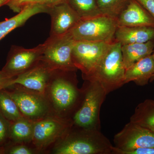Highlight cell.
Wrapping results in <instances>:
<instances>
[{
    "mask_svg": "<svg viewBox=\"0 0 154 154\" xmlns=\"http://www.w3.org/2000/svg\"><path fill=\"white\" fill-rule=\"evenodd\" d=\"M76 72L54 71L44 94L52 115L72 119L80 107L83 92L78 88Z\"/></svg>",
    "mask_w": 154,
    "mask_h": 154,
    "instance_id": "obj_1",
    "label": "cell"
},
{
    "mask_svg": "<svg viewBox=\"0 0 154 154\" xmlns=\"http://www.w3.org/2000/svg\"><path fill=\"white\" fill-rule=\"evenodd\" d=\"M113 146L101 130L84 129L73 125L48 153L112 154Z\"/></svg>",
    "mask_w": 154,
    "mask_h": 154,
    "instance_id": "obj_2",
    "label": "cell"
},
{
    "mask_svg": "<svg viewBox=\"0 0 154 154\" xmlns=\"http://www.w3.org/2000/svg\"><path fill=\"white\" fill-rule=\"evenodd\" d=\"M82 100L72 117L74 126L87 129L101 130L100 113L107 94L96 81H85Z\"/></svg>",
    "mask_w": 154,
    "mask_h": 154,
    "instance_id": "obj_3",
    "label": "cell"
},
{
    "mask_svg": "<svg viewBox=\"0 0 154 154\" xmlns=\"http://www.w3.org/2000/svg\"><path fill=\"white\" fill-rule=\"evenodd\" d=\"M125 68L121 44L114 41L89 80L96 81L108 95L124 85Z\"/></svg>",
    "mask_w": 154,
    "mask_h": 154,
    "instance_id": "obj_4",
    "label": "cell"
},
{
    "mask_svg": "<svg viewBox=\"0 0 154 154\" xmlns=\"http://www.w3.org/2000/svg\"><path fill=\"white\" fill-rule=\"evenodd\" d=\"M72 125V119L60 118L52 114L33 121L31 145L38 154L48 153Z\"/></svg>",
    "mask_w": 154,
    "mask_h": 154,
    "instance_id": "obj_5",
    "label": "cell"
},
{
    "mask_svg": "<svg viewBox=\"0 0 154 154\" xmlns=\"http://www.w3.org/2000/svg\"><path fill=\"white\" fill-rule=\"evenodd\" d=\"M117 27L116 18L101 14L81 19L69 33L76 41L112 42Z\"/></svg>",
    "mask_w": 154,
    "mask_h": 154,
    "instance_id": "obj_6",
    "label": "cell"
},
{
    "mask_svg": "<svg viewBox=\"0 0 154 154\" xmlns=\"http://www.w3.org/2000/svg\"><path fill=\"white\" fill-rule=\"evenodd\" d=\"M75 42L69 32L61 36H50L43 43L41 59L53 69L77 71L72 59Z\"/></svg>",
    "mask_w": 154,
    "mask_h": 154,
    "instance_id": "obj_7",
    "label": "cell"
},
{
    "mask_svg": "<svg viewBox=\"0 0 154 154\" xmlns=\"http://www.w3.org/2000/svg\"><path fill=\"white\" fill-rule=\"evenodd\" d=\"M113 42L75 40L72 59L75 66L82 72L85 81L92 76Z\"/></svg>",
    "mask_w": 154,
    "mask_h": 154,
    "instance_id": "obj_8",
    "label": "cell"
},
{
    "mask_svg": "<svg viewBox=\"0 0 154 154\" xmlns=\"http://www.w3.org/2000/svg\"><path fill=\"white\" fill-rule=\"evenodd\" d=\"M10 88L12 89L8 91L9 94L25 118L35 121L51 114L43 94L19 85H14Z\"/></svg>",
    "mask_w": 154,
    "mask_h": 154,
    "instance_id": "obj_9",
    "label": "cell"
},
{
    "mask_svg": "<svg viewBox=\"0 0 154 154\" xmlns=\"http://www.w3.org/2000/svg\"><path fill=\"white\" fill-rule=\"evenodd\" d=\"M112 154L142 148H154V132L129 122L113 137Z\"/></svg>",
    "mask_w": 154,
    "mask_h": 154,
    "instance_id": "obj_10",
    "label": "cell"
},
{
    "mask_svg": "<svg viewBox=\"0 0 154 154\" xmlns=\"http://www.w3.org/2000/svg\"><path fill=\"white\" fill-rule=\"evenodd\" d=\"M43 49V43L30 49L13 46L2 71L13 78L22 74L38 63L41 59Z\"/></svg>",
    "mask_w": 154,
    "mask_h": 154,
    "instance_id": "obj_11",
    "label": "cell"
},
{
    "mask_svg": "<svg viewBox=\"0 0 154 154\" xmlns=\"http://www.w3.org/2000/svg\"><path fill=\"white\" fill-rule=\"evenodd\" d=\"M55 70L41 59L30 69L15 77L11 82V85H20L44 95Z\"/></svg>",
    "mask_w": 154,
    "mask_h": 154,
    "instance_id": "obj_12",
    "label": "cell"
},
{
    "mask_svg": "<svg viewBox=\"0 0 154 154\" xmlns=\"http://www.w3.org/2000/svg\"><path fill=\"white\" fill-rule=\"evenodd\" d=\"M48 14L51 17V36H61L69 33L82 19L67 2L50 8Z\"/></svg>",
    "mask_w": 154,
    "mask_h": 154,
    "instance_id": "obj_13",
    "label": "cell"
},
{
    "mask_svg": "<svg viewBox=\"0 0 154 154\" xmlns=\"http://www.w3.org/2000/svg\"><path fill=\"white\" fill-rule=\"evenodd\" d=\"M116 20L119 26L154 28V18L137 0H130Z\"/></svg>",
    "mask_w": 154,
    "mask_h": 154,
    "instance_id": "obj_14",
    "label": "cell"
},
{
    "mask_svg": "<svg viewBox=\"0 0 154 154\" xmlns=\"http://www.w3.org/2000/svg\"><path fill=\"white\" fill-rule=\"evenodd\" d=\"M154 74V60L152 54L137 62L125 70L124 85L134 82L139 86L148 84Z\"/></svg>",
    "mask_w": 154,
    "mask_h": 154,
    "instance_id": "obj_15",
    "label": "cell"
},
{
    "mask_svg": "<svg viewBox=\"0 0 154 154\" xmlns=\"http://www.w3.org/2000/svg\"><path fill=\"white\" fill-rule=\"evenodd\" d=\"M49 8L38 4L25 6L16 16L0 22V40L12 30L21 27L31 17L40 13H47Z\"/></svg>",
    "mask_w": 154,
    "mask_h": 154,
    "instance_id": "obj_16",
    "label": "cell"
},
{
    "mask_svg": "<svg viewBox=\"0 0 154 154\" xmlns=\"http://www.w3.org/2000/svg\"><path fill=\"white\" fill-rule=\"evenodd\" d=\"M114 41L121 45L154 42V28L149 27H117Z\"/></svg>",
    "mask_w": 154,
    "mask_h": 154,
    "instance_id": "obj_17",
    "label": "cell"
},
{
    "mask_svg": "<svg viewBox=\"0 0 154 154\" xmlns=\"http://www.w3.org/2000/svg\"><path fill=\"white\" fill-rule=\"evenodd\" d=\"M154 49V42L121 45L123 65L125 70L139 60L151 55Z\"/></svg>",
    "mask_w": 154,
    "mask_h": 154,
    "instance_id": "obj_18",
    "label": "cell"
},
{
    "mask_svg": "<svg viewBox=\"0 0 154 154\" xmlns=\"http://www.w3.org/2000/svg\"><path fill=\"white\" fill-rule=\"evenodd\" d=\"M33 121L23 117L11 122L10 139L12 143L31 144L33 138Z\"/></svg>",
    "mask_w": 154,
    "mask_h": 154,
    "instance_id": "obj_19",
    "label": "cell"
},
{
    "mask_svg": "<svg viewBox=\"0 0 154 154\" xmlns=\"http://www.w3.org/2000/svg\"><path fill=\"white\" fill-rule=\"evenodd\" d=\"M130 122L154 132V100L148 99L139 104Z\"/></svg>",
    "mask_w": 154,
    "mask_h": 154,
    "instance_id": "obj_20",
    "label": "cell"
},
{
    "mask_svg": "<svg viewBox=\"0 0 154 154\" xmlns=\"http://www.w3.org/2000/svg\"><path fill=\"white\" fill-rule=\"evenodd\" d=\"M0 113L11 122L24 117L7 89L0 91Z\"/></svg>",
    "mask_w": 154,
    "mask_h": 154,
    "instance_id": "obj_21",
    "label": "cell"
},
{
    "mask_svg": "<svg viewBox=\"0 0 154 154\" xmlns=\"http://www.w3.org/2000/svg\"><path fill=\"white\" fill-rule=\"evenodd\" d=\"M67 2L82 19L102 14L97 0H67Z\"/></svg>",
    "mask_w": 154,
    "mask_h": 154,
    "instance_id": "obj_22",
    "label": "cell"
},
{
    "mask_svg": "<svg viewBox=\"0 0 154 154\" xmlns=\"http://www.w3.org/2000/svg\"><path fill=\"white\" fill-rule=\"evenodd\" d=\"M130 0H97V3L102 14L117 18L126 7Z\"/></svg>",
    "mask_w": 154,
    "mask_h": 154,
    "instance_id": "obj_23",
    "label": "cell"
},
{
    "mask_svg": "<svg viewBox=\"0 0 154 154\" xmlns=\"http://www.w3.org/2000/svg\"><path fill=\"white\" fill-rule=\"evenodd\" d=\"M11 146L3 149L4 153L9 154H38L36 150L31 144L12 143Z\"/></svg>",
    "mask_w": 154,
    "mask_h": 154,
    "instance_id": "obj_24",
    "label": "cell"
},
{
    "mask_svg": "<svg viewBox=\"0 0 154 154\" xmlns=\"http://www.w3.org/2000/svg\"><path fill=\"white\" fill-rule=\"evenodd\" d=\"M11 122L6 119L0 113V153L3 152L7 142L10 140V130Z\"/></svg>",
    "mask_w": 154,
    "mask_h": 154,
    "instance_id": "obj_25",
    "label": "cell"
},
{
    "mask_svg": "<svg viewBox=\"0 0 154 154\" xmlns=\"http://www.w3.org/2000/svg\"><path fill=\"white\" fill-rule=\"evenodd\" d=\"M65 2H67V0H26L23 5L22 9L25 6L30 4H40L50 8L57 4Z\"/></svg>",
    "mask_w": 154,
    "mask_h": 154,
    "instance_id": "obj_26",
    "label": "cell"
},
{
    "mask_svg": "<svg viewBox=\"0 0 154 154\" xmlns=\"http://www.w3.org/2000/svg\"><path fill=\"white\" fill-rule=\"evenodd\" d=\"M15 78L8 75L2 71H0V91L11 87V82Z\"/></svg>",
    "mask_w": 154,
    "mask_h": 154,
    "instance_id": "obj_27",
    "label": "cell"
},
{
    "mask_svg": "<svg viewBox=\"0 0 154 154\" xmlns=\"http://www.w3.org/2000/svg\"><path fill=\"white\" fill-rule=\"evenodd\" d=\"M26 0H11L7 5L15 13H19L22 10L23 5Z\"/></svg>",
    "mask_w": 154,
    "mask_h": 154,
    "instance_id": "obj_28",
    "label": "cell"
},
{
    "mask_svg": "<svg viewBox=\"0 0 154 154\" xmlns=\"http://www.w3.org/2000/svg\"><path fill=\"white\" fill-rule=\"evenodd\" d=\"M154 18V0H137Z\"/></svg>",
    "mask_w": 154,
    "mask_h": 154,
    "instance_id": "obj_29",
    "label": "cell"
},
{
    "mask_svg": "<svg viewBox=\"0 0 154 154\" xmlns=\"http://www.w3.org/2000/svg\"><path fill=\"white\" fill-rule=\"evenodd\" d=\"M119 154H154V148H142L130 151L122 152Z\"/></svg>",
    "mask_w": 154,
    "mask_h": 154,
    "instance_id": "obj_30",
    "label": "cell"
},
{
    "mask_svg": "<svg viewBox=\"0 0 154 154\" xmlns=\"http://www.w3.org/2000/svg\"><path fill=\"white\" fill-rule=\"evenodd\" d=\"M11 1V0H0V7L5 5H7Z\"/></svg>",
    "mask_w": 154,
    "mask_h": 154,
    "instance_id": "obj_31",
    "label": "cell"
},
{
    "mask_svg": "<svg viewBox=\"0 0 154 154\" xmlns=\"http://www.w3.org/2000/svg\"><path fill=\"white\" fill-rule=\"evenodd\" d=\"M152 55L153 57V59L154 60V49L152 53ZM153 81H154V74L153 75V76L152 77V79H151L150 81V82H151Z\"/></svg>",
    "mask_w": 154,
    "mask_h": 154,
    "instance_id": "obj_32",
    "label": "cell"
}]
</instances>
